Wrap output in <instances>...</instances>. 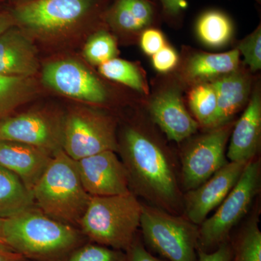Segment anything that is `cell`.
I'll use <instances>...</instances> for the list:
<instances>
[{
    "label": "cell",
    "instance_id": "8fae6325",
    "mask_svg": "<svg viewBox=\"0 0 261 261\" xmlns=\"http://www.w3.org/2000/svg\"><path fill=\"white\" fill-rule=\"evenodd\" d=\"M64 119L45 111H29L0 121V140L34 146L54 154L63 147Z\"/></svg>",
    "mask_w": 261,
    "mask_h": 261
},
{
    "label": "cell",
    "instance_id": "277c9868",
    "mask_svg": "<svg viewBox=\"0 0 261 261\" xmlns=\"http://www.w3.org/2000/svg\"><path fill=\"white\" fill-rule=\"evenodd\" d=\"M142 202L132 192L92 197L78 225L89 242L125 252L140 227Z\"/></svg>",
    "mask_w": 261,
    "mask_h": 261
},
{
    "label": "cell",
    "instance_id": "4fadbf2b",
    "mask_svg": "<svg viewBox=\"0 0 261 261\" xmlns=\"http://www.w3.org/2000/svg\"><path fill=\"white\" fill-rule=\"evenodd\" d=\"M247 163L228 161L200 186L184 192L183 214L193 224H202L238 183Z\"/></svg>",
    "mask_w": 261,
    "mask_h": 261
},
{
    "label": "cell",
    "instance_id": "8d00e7d4",
    "mask_svg": "<svg viewBox=\"0 0 261 261\" xmlns=\"http://www.w3.org/2000/svg\"><path fill=\"white\" fill-rule=\"evenodd\" d=\"M1 224H2V219H0V242H1V243H3V238H2Z\"/></svg>",
    "mask_w": 261,
    "mask_h": 261
},
{
    "label": "cell",
    "instance_id": "836d02e7",
    "mask_svg": "<svg viewBox=\"0 0 261 261\" xmlns=\"http://www.w3.org/2000/svg\"><path fill=\"white\" fill-rule=\"evenodd\" d=\"M197 261H230L231 257V245L228 240L214 251L205 252L197 249Z\"/></svg>",
    "mask_w": 261,
    "mask_h": 261
},
{
    "label": "cell",
    "instance_id": "d4e9b609",
    "mask_svg": "<svg viewBox=\"0 0 261 261\" xmlns=\"http://www.w3.org/2000/svg\"><path fill=\"white\" fill-rule=\"evenodd\" d=\"M100 74L149 97V87L145 70L140 65L115 58L99 65Z\"/></svg>",
    "mask_w": 261,
    "mask_h": 261
},
{
    "label": "cell",
    "instance_id": "4316f807",
    "mask_svg": "<svg viewBox=\"0 0 261 261\" xmlns=\"http://www.w3.org/2000/svg\"><path fill=\"white\" fill-rule=\"evenodd\" d=\"M118 53L116 38L106 30L99 31L89 38L84 49L87 61L98 66L116 58Z\"/></svg>",
    "mask_w": 261,
    "mask_h": 261
},
{
    "label": "cell",
    "instance_id": "ffe728a7",
    "mask_svg": "<svg viewBox=\"0 0 261 261\" xmlns=\"http://www.w3.org/2000/svg\"><path fill=\"white\" fill-rule=\"evenodd\" d=\"M106 21L116 32L140 38L159 19V8L152 0H115L105 13Z\"/></svg>",
    "mask_w": 261,
    "mask_h": 261
},
{
    "label": "cell",
    "instance_id": "484cf974",
    "mask_svg": "<svg viewBox=\"0 0 261 261\" xmlns=\"http://www.w3.org/2000/svg\"><path fill=\"white\" fill-rule=\"evenodd\" d=\"M188 104L200 127L209 129L217 111V95L212 82L190 87Z\"/></svg>",
    "mask_w": 261,
    "mask_h": 261
},
{
    "label": "cell",
    "instance_id": "5b68a950",
    "mask_svg": "<svg viewBox=\"0 0 261 261\" xmlns=\"http://www.w3.org/2000/svg\"><path fill=\"white\" fill-rule=\"evenodd\" d=\"M260 188L261 162L257 156L247 163L238 183L216 212L199 225L197 249L211 252L228 241L233 228L251 209Z\"/></svg>",
    "mask_w": 261,
    "mask_h": 261
},
{
    "label": "cell",
    "instance_id": "cb8c5ba5",
    "mask_svg": "<svg viewBox=\"0 0 261 261\" xmlns=\"http://www.w3.org/2000/svg\"><path fill=\"white\" fill-rule=\"evenodd\" d=\"M37 83L31 77L0 75V121L37 94Z\"/></svg>",
    "mask_w": 261,
    "mask_h": 261
},
{
    "label": "cell",
    "instance_id": "9a60e30c",
    "mask_svg": "<svg viewBox=\"0 0 261 261\" xmlns=\"http://www.w3.org/2000/svg\"><path fill=\"white\" fill-rule=\"evenodd\" d=\"M241 65L238 49L222 53H208L187 49L179 59L176 78L182 87L208 83L238 69Z\"/></svg>",
    "mask_w": 261,
    "mask_h": 261
},
{
    "label": "cell",
    "instance_id": "2e32d148",
    "mask_svg": "<svg viewBox=\"0 0 261 261\" xmlns=\"http://www.w3.org/2000/svg\"><path fill=\"white\" fill-rule=\"evenodd\" d=\"M260 143L261 92L257 83L243 114L235 121L226 158L229 162H249L258 156Z\"/></svg>",
    "mask_w": 261,
    "mask_h": 261
},
{
    "label": "cell",
    "instance_id": "74e56055",
    "mask_svg": "<svg viewBox=\"0 0 261 261\" xmlns=\"http://www.w3.org/2000/svg\"><path fill=\"white\" fill-rule=\"evenodd\" d=\"M255 1L257 2V3H260L261 0H255Z\"/></svg>",
    "mask_w": 261,
    "mask_h": 261
},
{
    "label": "cell",
    "instance_id": "f1b7e54d",
    "mask_svg": "<svg viewBox=\"0 0 261 261\" xmlns=\"http://www.w3.org/2000/svg\"><path fill=\"white\" fill-rule=\"evenodd\" d=\"M244 57V65L248 66L250 72L261 69V25L239 42L238 47Z\"/></svg>",
    "mask_w": 261,
    "mask_h": 261
},
{
    "label": "cell",
    "instance_id": "7a4b0ae2",
    "mask_svg": "<svg viewBox=\"0 0 261 261\" xmlns=\"http://www.w3.org/2000/svg\"><path fill=\"white\" fill-rule=\"evenodd\" d=\"M1 233L5 245L33 261H64L87 240L79 228L34 206L2 219Z\"/></svg>",
    "mask_w": 261,
    "mask_h": 261
},
{
    "label": "cell",
    "instance_id": "9c48e42d",
    "mask_svg": "<svg viewBox=\"0 0 261 261\" xmlns=\"http://www.w3.org/2000/svg\"><path fill=\"white\" fill-rule=\"evenodd\" d=\"M62 149L75 161L104 151L118 152L116 121L97 110H73L64 118Z\"/></svg>",
    "mask_w": 261,
    "mask_h": 261
},
{
    "label": "cell",
    "instance_id": "603a6c76",
    "mask_svg": "<svg viewBox=\"0 0 261 261\" xmlns=\"http://www.w3.org/2000/svg\"><path fill=\"white\" fill-rule=\"evenodd\" d=\"M196 34L207 47L220 48L226 45L233 34L232 20L219 10H209L200 15L195 25Z\"/></svg>",
    "mask_w": 261,
    "mask_h": 261
},
{
    "label": "cell",
    "instance_id": "6da1fadb",
    "mask_svg": "<svg viewBox=\"0 0 261 261\" xmlns=\"http://www.w3.org/2000/svg\"><path fill=\"white\" fill-rule=\"evenodd\" d=\"M117 152L134 195L171 214H183L179 164L148 116L123 127Z\"/></svg>",
    "mask_w": 261,
    "mask_h": 261
},
{
    "label": "cell",
    "instance_id": "d590c367",
    "mask_svg": "<svg viewBox=\"0 0 261 261\" xmlns=\"http://www.w3.org/2000/svg\"><path fill=\"white\" fill-rule=\"evenodd\" d=\"M15 25L16 23L11 13L0 12V36Z\"/></svg>",
    "mask_w": 261,
    "mask_h": 261
},
{
    "label": "cell",
    "instance_id": "7c38bea8",
    "mask_svg": "<svg viewBox=\"0 0 261 261\" xmlns=\"http://www.w3.org/2000/svg\"><path fill=\"white\" fill-rule=\"evenodd\" d=\"M42 79L46 85L56 92L84 102L104 104L109 97L102 82L83 65L72 60L46 65Z\"/></svg>",
    "mask_w": 261,
    "mask_h": 261
},
{
    "label": "cell",
    "instance_id": "d6a6232c",
    "mask_svg": "<svg viewBox=\"0 0 261 261\" xmlns=\"http://www.w3.org/2000/svg\"><path fill=\"white\" fill-rule=\"evenodd\" d=\"M163 18L170 23H178L181 20L184 10L186 9L185 0H160Z\"/></svg>",
    "mask_w": 261,
    "mask_h": 261
},
{
    "label": "cell",
    "instance_id": "4dcf8cb0",
    "mask_svg": "<svg viewBox=\"0 0 261 261\" xmlns=\"http://www.w3.org/2000/svg\"><path fill=\"white\" fill-rule=\"evenodd\" d=\"M179 59L176 49L167 44L152 56V63L160 73H168L177 68Z\"/></svg>",
    "mask_w": 261,
    "mask_h": 261
},
{
    "label": "cell",
    "instance_id": "44dd1931",
    "mask_svg": "<svg viewBox=\"0 0 261 261\" xmlns=\"http://www.w3.org/2000/svg\"><path fill=\"white\" fill-rule=\"evenodd\" d=\"M253 212L243 223L236 232L228 238L231 248L230 261H261V231L259 227L260 207H254Z\"/></svg>",
    "mask_w": 261,
    "mask_h": 261
},
{
    "label": "cell",
    "instance_id": "30bf717a",
    "mask_svg": "<svg viewBox=\"0 0 261 261\" xmlns=\"http://www.w3.org/2000/svg\"><path fill=\"white\" fill-rule=\"evenodd\" d=\"M167 81L150 96L147 112L168 140L181 143L195 135L200 125L187 111L182 97L183 87L177 79Z\"/></svg>",
    "mask_w": 261,
    "mask_h": 261
},
{
    "label": "cell",
    "instance_id": "83f0119b",
    "mask_svg": "<svg viewBox=\"0 0 261 261\" xmlns=\"http://www.w3.org/2000/svg\"><path fill=\"white\" fill-rule=\"evenodd\" d=\"M64 261H125V252L90 242L77 247Z\"/></svg>",
    "mask_w": 261,
    "mask_h": 261
},
{
    "label": "cell",
    "instance_id": "1f68e13d",
    "mask_svg": "<svg viewBox=\"0 0 261 261\" xmlns=\"http://www.w3.org/2000/svg\"><path fill=\"white\" fill-rule=\"evenodd\" d=\"M125 261H168L154 256L148 251L142 239L136 236L133 243L125 251Z\"/></svg>",
    "mask_w": 261,
    "mask_h": 261
},
{
    "label": "cell",
    "instance_id": "d6986e66",
    "mask_svg": "<svg viewBox=\"0 0 261 261\" xmlns=\"http://www.w3.org/2000/svg\"><path fill=\"white\" fill-rule=\"evenodd\" d=\"M37 50L16 25L0 36V75L31 77L37 73Z\"/></svg>",
    "mask_w": 261,
    "mask_h": 261
},
{
    "label": "cell",
    "instance_id": "ac0fdd59",
    "mask_svg": "<svg viewBox=\"0 0 261 261\" xmlns=\"http://www.w3.org/2000/svg\"><path fill=\"white\" fill-rule=\"evenodd\" d=\"M217 95V111L209 129L233 120L247 106L252 91L251 72L240 65L238 69L212 82Z\"/></svg>",
    "mask_w": 261,
    "mask_h": 261
},
{
    "label": "cell",
    "instance_id": "7402d4cb",
    "mask_svg": "<svg viewBox=\"0 0 261 261\" xmlns=\"http://www.w3.org/2000/svg\"><path fill=\"white\" fill-rule=\"evenodd\" d=\"M34 205L32 192L16 175L0 166V219H8Z\"/></svg>",
    "mask_w": 261,
    "mask_h": 261
},
{
    "label": "cell",
    "instance_id": "52a82bcc",
    "mask_svg": "<svg viewBox=\"0 0 261 261\" xmlns=\"http://www.w3.org/2000/svg\"><path fill=\"white\" fill-rule=\"evenodd\" d=\"M100 0H25L11 14L16 25L40 36L67 32L101 12Z\"/></svg>",
    "mask_w": 261,
    "mask_h": 261
},
{
    "label": "cell",
    "instance_id": "8992f818",
    "mask_svg": "<svg viewBox=\"0 0 261 261\" xmlns=\"http://www.w3.org/2000/svg\"><path fill=\"white\" fill-rule=\"evenodd\" d=\"M145 247L168 261H197L199 226L184 214L142 203L140 225Z\"/></svg>",
    "mask_w": 261,
    "mask_h": 261
},
{
    "label": "cell",
    "instance_id": "3957f363",
    "mask_svg": "<svg viewBox=\"0 0 261 261\" xmlns=\"http://www.w3.org/2000/svg\"><path fill=\"white\" fill-rule=\"evenodd\" d=\"M34 205L53 219L78 226L91 196L81 181L75 161L63 149L53 154L32 190Z\"/></svg>",
    "mask_w": 261,
    "mask_h": 261
},
{
    "label": "cell",
    "instance_id": "5bb4252c",
    "mask_svg": "<svg viewBox=\"0 0 261 261\" xmlns=\"http://www.w3.org/2000/svg\"><path fill=\"white\" fill-rule=\"evenodd\" d=\"M75 163L82 185L91 197L123 195L132 192L126 168L116 152L104 151Z\"/></svg>",
    "mask_w": 261,
    "mask_h": 261
},
{
    "label": "cell",
    "instance_id": "f546056e",
    "mask_svg": "<svg viewBox=\"0 0 261 261\" xmlns=\"http://www.w3.org/2000/svg\"><path fill=\"white\" fill-rule=\"evenodd\" d=\"M139 40L142 50L151 57L168 44L164 34L154 27L144 30Z\"/></svg>",
    "mask_w": 261,
    "mask_h": 261
},
{
    "label": "cell",
    "instance_id": "ba28073f",
    "mask_svg": "<svg viewBox=\"0 0 261 261\" xmlns=\"http://www.w3.org/2000/svg\"><path fill=\"white\" fill-rule=\"evenodd\" d=\"M235 121L204 130L187 139L180 152V182L182 191L197 188L228 162L226 145Z\"/></svg>",
    "mask_w": 261,
    "mask_h": 261
},
{
    "label": "cell",
    "instance_id": "e575fe53",
    "mask_svg": "<svg viewBox=\"0 0 261 261\" xmlns=\"http://www.w3.org/2000/svg\"><path fill=\"white\" fill-rule=\"evenodd\" d=\"M0 261H29L8 245L0 242Z\"/></svg>",
    "mask_w": 261,
    "mask_h": 261
},
{
    "label": "cell",
    "instance_id": "e0dca14e",
    "mask_svg": "<svg viewBox=\"0 0 261 261\" xmlns=\"http://www.w3.org/2000/svg\"><path fill=\"white\" fill-rule=\"evenodd\" d=\"M53 155L34 146L0 140V166L16 175L32 193Z\"/></svg>",
    "mask_w": 261,
    "mask_h": 261
}]
</instances>
